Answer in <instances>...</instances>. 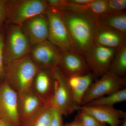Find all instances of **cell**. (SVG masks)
<instances>
[{
	"label": "cell",
	"instance_id": "obj_11",
	"mask_svg": "<svg viewBox=\"0 0 126 126\" xmlns=\"http://www.w3.org/2000/svg\"><path fill=\"white\" fill-rule=\"evenodd\" d=\"M20 26L31 46L48 40V23L46 13L30 18Z\"/></svg>",
	"mask_w": 126,
	"mask_h": 126
},
{
	"label": "cell",
	"instance_id": "obj_23",
	"mask_svg": "<svg viewBox=\"0 0 126 126\" xmlns=\"http://www.w3.org/2000/svg\"><path fill=\"white\" fill-rule=\"evenodd\" d=\"M77 117L83 126H105L106 124L101 123L92 115L82 110H79Z\"/></svg>",
	"mask_w": 126,
	"mask_h": 126
},
{
	"label": "cell",
	"instance_id": "obj_15",
	"mask_svg": "<svg viewBox=\"0 0 126 126\" xmlns=\"http://www.w3.org/2000/svg\"><path fill=\"white\" fill-rule=\"evenodd\" d=\"M18 93L19 114L21 123L36 113L45 102L32 90Z\"/></svg>",
	"mask_w": 126,
	"mask_h": 126
},
{
	"label": "cell",
	"instance_id": "obj_4",
	"mask_svg": "<svg viewBox=\"0 0 126 126\" xmlns=\"http://www.w3.org/2000/svg\"><path fill=\"white\" fill-rule=\"evenodd\" d=\"M48 6L44 0H9L6 18L11 24L20 26L34 16L45 14Z\"/></svg>",
	"mask_w": 126,
	"mask_h": 126
},
{
	"label": "cell",
	"instance_id": "obj_30",
	"mask_svg": "<svg viewBox=\"0 0 126 126\" xmlns=\"http://www.w3.org/2000/svg\"><path fill=\"white\" fill-rule=\"evenodd\" d=\"M0 126H11L10 125L6 123L4 121L2 120L1 119L0 121Z\"/></svg>",
	"mask_w": 126,
	"mask_h": 126
},
{
	"label": "cell",
	"instance_id": "obj_12",
	"mask_svg": "<svg viewBox=\"0 0 126 126\" xmlns=\"http://www.w3.org/2000/svg\"><path fill=\"white\" fill-rule=\"evenodd\" d=\"M126 35L105 25L97 23L94 30V44L115 50L126 45Z\"/></svg>",
	"mask_w": 126,
	"mask_h": 126
},
{
	"label": "cell",
	"instance_id": "obj_10",
	"mask_svg": "<svg viewBox=\"0 0 126 126\" xmlns=\"http://www.w3.org/2000/svg\"><path fill=\"white\" fill-rule=\"evenodd\" d=\"M32 47L30 57L39 69H52L59 66L62 52L48 41Z\"/></svg>",
	"mask_w": 126,
	"mask_h": 126
},
{
	"label": "cell",
	"instance_id": "obj_18",
	"mask_svg": "<svg viewBox=\"0 0 126 126\" xmlns=\"http://www.w3.org/2000/svg\"><path fill=\"white\" fill-rule=\"evenodd\" d=\"M63 10L70 11L87 15L96 19L109 12L107 0H94L92 2L82 5L71 4L67 0Z\"/></svg>",
	"mask_w": 126,
	"mask_h": 126
},
{
	"label": "cell",
	"instance_id": "obj_19",
	"mask_svg": "<svg viewBox=\"0 0 126 126\" xmlns=\"http://www.w3.org/2000/svg\"><path fill=\"white\" fill-rule=\"evenodd\" d=\"M52 99L46 102L41 108L20 126H49L53 109Z\"/></svg>",
	"mask_w": 126,
	"mask_h": 126
},
{
	"label": "cell",
	"instance_id": "obj_16",
	"mask_svg": "<svg viewBox=\"0 0 126 126\" xmlns=\"http://www.w3.org/2000/svg\"><path fill=\"white\" fill-rule=\"evenodd\" d=\"M32 90L45 102L53 99L54 79L52 69H39Z\"/></svg>",
	"mask_w": 126,
	"mask_h": 126
},
{
	"label": "cell",
	"instance_id": "obj_2",
	"mask_svg": "<svg viewBox=\"0 0 126 126\" xmlns=\"http://www.w3.org/2000/svg\"><path fill=\"white\" fill-rule=\"evenodd\" d=\"M39 69L28 55L5 65V81L18 93L29 91Z\"/></svg>",
	"mask_w": 126,
	"mask_h": 126
},
{
	"label": "cell",
	"instance_id": "obj_6",
	"mask_svg": "<svg viewBox=\"0 0 126 126\" xmlns=\"http://www.w3.org/2000/svg\"><path fill=\"white\" fill-rule=\"evenodd\" d=\"M46 14L48 23L47 40L62 52L73 49L61 11L48 6Z\"/></svg>",
	"mask_w": 126,
	"mask_h": 126
},
{
	"label": "cell",
	"instance_id": "obj_31",
	"mask_svg": "<svg viewBox=\"0 0 126 126\" xmlns=\"http://www.w3.org/2000/svg\"><path fill=\"white\" fill-rule=\"evenodd\" d=\"M119 126H126V118H124Z\"/></svg>",
	"mask_w": 126,
	"mask_h": 126
},
{
	"label": "cell",
	"instance_id": "obj_20",
	"mask_svg": "<svg viewBox=\"0 0 126 126\" xmlns=\"http://www.w3.org/2000/svg\"><path fill=\"white\" fill-rule=\"evenodd\" d=\"M96 21L126 34V11L109 12L98 17Z\"/></svg>",
	"mask_w": 126,
	"mask_h": 126
},
{
	"label": "cell",
	"instance_id": "obj_22",
	"mask_svg": "<svg viewBox=\"0 0 126 126\" xmlns=\"http://www.w3.org/2000/svg\"><path fill=\"white\" fill-rule=\"evenodd\" d=\"M126 100V88H125L95 99L86 105L113 107L115 104L125 101Z\"/></svg>",
	"mask_w": 126,
	"mask_h": 126
},
{
	"label": "cell",
	"instance_id": "obj_25",
	"mask_svg": "<svg viewBox=\"0 0 126 126\" xmlns=\"http://www.w3.org/2000/svg\"><path fill=\"white\" fill-rule=\"evenodd\" d=\"M4 38L2 34L0 33V80L5 77V65L3 57Z\"/></svg>",
	"mask_w": 126,
	"mask_h": 126
},
{
	"label": "cell",
	"instance_id": "obj_9",
	"mask_svg": "<svg viewBox=\"0 0 126 126\" xmlns=\"http://www.w3.org/2000/svg\"><path fill=\"white\" fill-rule=\"evenodd\" d=\"M116 50L94 44L85 52L84 58L90 72L95 77L108 72Z\"/></svg>",
	"mask_w": 126,
	"mask_h": 126
},
{
	"label": "cell",
	"instance_id": "obj_7",
	"mask_svg": "<svg viewBox=\"0 0 126 126\" xmlns=\"http://www.w3.org/2000/svg\"><path fill=\"white\" fill-rule=\"evenodd\" d=\"M126 79L107 72L99 79L93 82L82 101L81 105L85 106L100 98L126 88Z\"/></svg>",
	"mask_w": 126,
	"mask_h": 126
},
{
	"label": "cell",
	"instance_id": "obj_21",
	"mask_svg": "<svg viewBox=\"0 0 126 126\" xmlns=\"http://www.w3.org/2000/svg\"><path fill=\"white\" fill-rule=\"evenodd\" d=\"M109 72L123 78L126 73V45L116 50Z\"/></svg>",
	"mask_w": 126,
	"mask_h": 126
},
{
	"label": "cell",
	"instance_id": "obj_3",
	"mask_svg": "<svg viewBox=\"0 0 126 126\" xmlns=\"http://www.w3.org/2000/svg\"><path fill=\"white\" fill-rule=\"evenodd\" d=\"M54 79L53 101L54 107L63 116H68L77 110L68 78L59 66L52 69Z\"/></svg>",
	"mask_w": 126,
	"mask_h": 126
},
{
	"label": "cell",
	"instance_id": "obj_33",
	"mask_svg": "<svg viewBox=\"0 0 126 126\" xmlns=\"http://www.w3.org/2000/svg\"></svg>",
	"mask_w": 126,
	"mask_h": 126
},
{
	"label": "cell",
	"instance_id": "obj_14",
	"mask_svg": "<svg viewBox=\"0 0 126 126\" xmlns=\"http://www.w3.org/2000/svg\"><path fill=\"white\" fill-rule=\"evenodd\" d=\"M59 67L67 78L81 76L90 72L84 57L73 49L62 52Z\"/></svg>",
	"mask_w": 126,
	"mask_h": 126
},
{
	"label": "cell",
	"instance_id": "obj_29",
	"mask_svg": "<svg viewBox=\"0 0 126 126\" xmlns=\"http://www.w3.org/2000/svg\"><path fill=\"white\" fill-rule=\"evenodd\" d=\"M64 126H83L81 124V122L77 117H75L74 120L68 123L64 124Z\"/></svg>",
	"mask_w": 126,
	"mask_h": 126
},
{
	"label": "cell",
	"instance_id": "obj_8",
	"mask_svg": "<svg viewBox=\"0 0 126 126\" xmlns=\"http://www.w3.org/2000/svg\"><path fill=\"white\" fill-rule=\"evenodd\" d=\"M0 117L11 126H20L18 93L5 81L0 83Z\"/></svg>",
	"mask_w": 126,
	"mask_h": 126
},
{
	"label": "cell",
	"instance_id": "obj_1",
	"mask_svg": "<svg viewBox=\"0 0 126 126\" xmlns=\"http://www.w3.org/2000/svg\"><path fill=\"white\" fill-rule=\"evenodd\" d=\"M61 11L73 49L84 55L94 44L96 20L85 14L70 11Z\"/></svg>",
	"mask_w": 126,
	"mask_h": 126
},
{
	"label": "cell",
	"instance_id": "obj_17",
	"mask_svg": "<svg viewBox=\"0 0 126 126\" xmlns=\"http://www.w3.org/2000/svg\"><path fill=\"white\" fill-rule=\"evenodd\" d=\"M94 76L91 72L81 76L68 78L73 98L77 106L81 105L84 97L93 82Z\"/></svg>",
	"mask_w": 126,
	"mask_h": 126
},
{
	"label": "cell",
	"instance_id": "obj_24",
	"mask_svg": "<svg viewBox=\"0 0 126 126\" xmlns=\"http://www.w3.org/2000/svg\"><path fill=\"white\" fill-rule=\"evenodd\" d=\"M109 12L126 11V0H107Z\"/></svg>",
	"mask_w": 126,
	"mask_h": 126
},
{
	"label": "cell",
	"instance_id": "obj_26",
	"mask_svg": "<svg viewBox=\"0 0 126 126\" xmlns=\"http://www.w3.org/2000/svg\"><path fill=\"white\" fill-rule=\"evenodd\" d=\"M63 116L54 107L51 121L49 126H64Z\"/></svg>",
	"mask_w": 126,
	"mask_h": 126
},
{
	"label": "cell",
	"instance_id": "obj_32",
	"mask_svg": "<svg viewBox=\"0 0 126 126\" xmlns=\"http://www.w3.org/2000/svg\"><path fill=\"white\" fill-rule=\"evenodd\" d=\"M1 119L0 117V121Z\"/></svg>",
	"mask_w": 126,
	"mask_h": 126
},
{
	"label": "cell",
	"instance_id": "obj_5",
	"mask_svg": "<svg viewBox=\"0 0 126 126\" xmlns=\"http://www.w3.org/2000/svg\"><path fill=\"white\" fill-rule=\"evenodd\" d=\"M32 46L20 26L11 24L4 40L3 57L5 65L30 53Z\"/></svg>",
	"mask_w": 126,
	"mask_h": 126
},
{
	"label": "cell",
	"instance_id": "obj_28",
	"mask_svg": "<svg viewBox=\"0 0 126 126\" xmlns=\"http://www.w3.org/2000/svg\"><path fill=\"white\" fill-rule=\"evenodd\" d=\"M94 0H69L68 2L71 4L82 5L86 4L92 2Z\"/></svg>",
	"mask_w": 126,
	"mask_h": 126
},
{
	"label": "cell",
	"instance_id": "obj_27",
	"mask_svg": "<svg viewBox=\"0 0 126 126\" xmlns=\"http://www.w3.org/2000/svg\"><path fill=\"white\" fill-rule=\"evenodd\" d=\"M9 2V0H0V26L6 18Z\"/></svg>",
	"mask_w": 126,
	"mask_h": 126
},
{
	"label": "cell",
	"instance_id": "obj_13",
	"mask_svg": "<svg viewBox=\"0 0 126 126\" xmlns=\"http://www.w3.org/2000/svg\"><path fill=\"white\" fill-rule=\"evenodd\" d=\"M79 110L89 113L101 123L109 126H119L126 118V112L114 107L85 105L78 106Z\"/></svg>",
	"mask_w": 126,
	"mask_h": 126
}]
</instances>
